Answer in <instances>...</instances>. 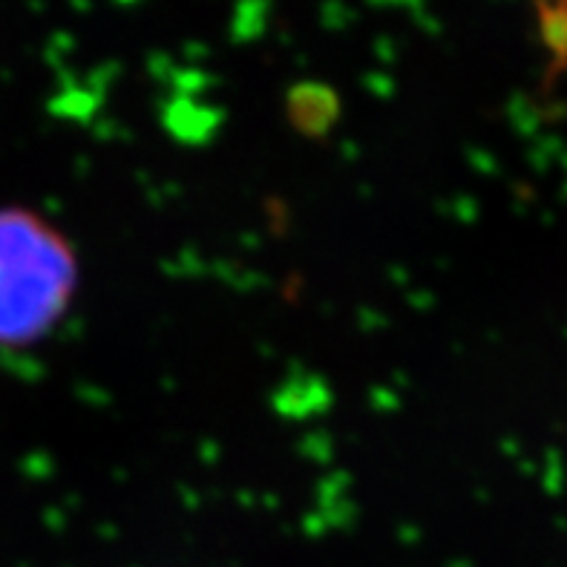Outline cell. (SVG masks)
<instances>
[{"label": "cell", "instance_id": "cell-1", "mask_svg": "<svg viewBox=\"0 0 567 567\" xmlns=\"http://www.w3.org/2000/svg\"><path fill=\"white\" fill-rule=\"evenodd\" d=\"M79 282V254L47 216L0 208V349H23L55 331Z\"/></svg>", "mask_w": 567, "mask_h": 567}]
</instances>
